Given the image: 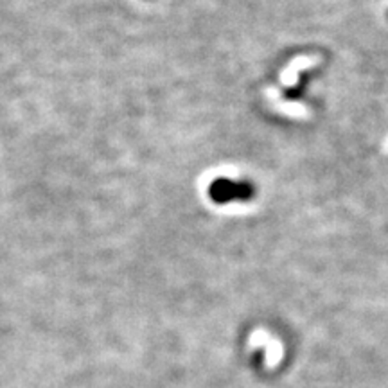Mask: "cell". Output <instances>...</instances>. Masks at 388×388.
<instances>
[{
	"label": "cell",
	"instance_id": "cell-1",
	"mask_svg": "<svg viewBox=\"0 0 388 388\" xmlns=\"http://www.w3.org/2000/svg\"><path fill=\"white\" fill-rule=\"evenodd\" d=\"M256 196V187L248 180L216 178L209 185V198L218 205H227L232 201H250Z\"/></svg>",
	"mask_w": 388,
	"mask_h": 388
},
{
	"label": "cell",
	"instance_id": "cell-2",
	"mask_svg": "<svg viewBox=\"0 0 388 388\" xmlns=\"http://www.w3.org/2000/svg\"><path fill=\"white\" fill-rule=\"evenodd\" d=\"M315 76H316L315 70H304V72H300L297 83H295L293 87H289V88H286V90H284V99H288V101L302 99V97H304V94H306L307 85H309V81L315 78Z\"/></svg>",
	"mask_w": 388,
	"mask_h": 388
},
{
	"label": "cell",
	"instance_id": "cell-3",
	"mask_svg": "<svg viewBox=\"0 0 388 388\" xmlns=\"http://www.w3.org/2000/svg\"><path fill=\"white\" fill-rule=\"evenodd\" d=\"M387 19H388V11H387Z\"/></svg>",
	"mask_w": 388,
	"mask_h": 388
}]
</instances>
